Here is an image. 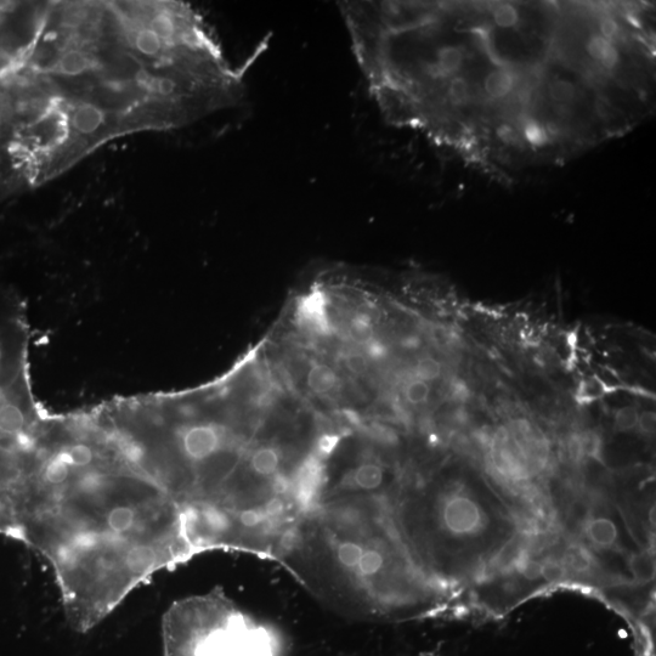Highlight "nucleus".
<instances>
[{
    "mask_svg": "<svg viewBox=\"0 0 656 656\" xmlns=\"http://www.w3.org/2000/svg\"><path fill=\"white\" fill-rule=\"evenodd\" d=\"M341 13L387 122L485 167L564 161L652 112L655 36L638 4L344 2Z\"/></svg>",
    "mask_w": 656,
    "mask_h": 656,
    "instance_id": "obj_1",
    "label": "nucleus"
},
{
    "mask_svg": "<svg viewBox=\"0 0 656 656\" xmlns=\"http://www.w3.org/2000/svg\"><path fill=\"white\" fill-rule=\"evenodd\" d=\"M0 70L15 190L66 171L104 141L179 126L178 50L123 2L42 3L32 36Z\"/></svg>",
    "mask_w": 656,
    "mask_h": 656,
    "instance_id": "obj_2",
    "label": "nucleus"
},
{
    "mask_svg": "<svg viewBox=\"0 0 656 656\" xmlns=\"http://www.w3.org/2000/svg\"><path fill=\"white\" fill-rule=\"evenodd\" d=\"M75 465L59 448L25 478L16 536L52 565L67 622L88 633L138 587L195 557L182 514L143 469Z\"/></svg>",
    "mask_w": 656,
    "mask_h": 656,
    "instance_id": "obj_3",
    "label": "nucleus"
},
{
    "mask_svg": "<svg viewBox=\"0 0 656 656\" xmlns=\"http://www.w3.org/2000/svg\"><path fill=\"white\" fill-rule=\"evenodd\" d=\"M276 562L350 618H421L446 599L407 552L387 503L364 497H320Z\"/></svg>",
    "mask_w": 656,
    "mask_h": 656,
    "instance_id": "obj_4",
    "label": "nucleus"
},
{
    "mask_svg": "<svg viewBox=\"0 0 656 656\" xmlns=\"http://www.w3.org/2000/svg\"><path fill=\"white\" fill-rule=\"evenodd\" d=\"M389 512L407 552L446 598L477 585L525 531L508 502L463 479L395 491Z\"/></svg>",
    "mask_w": 656,
    "mask_h": 656,
    "instance_id": "obj_5",
    "label": "nucleus"
},
{
    "mask_svg": "<svg viewBox=\"0 0 656 656\" xmlns=\"http://www.w3.org/2000/svg\"><path fill=\"white\" fill-rule=\"evenodd\" d=\"M164 656H279L273 632L216 588L174 602L162 620Z\"/></svg>",
    "mask_w": 656,
    "mask_h": 656,
    "instance_id": "obj_6",
    "label": "nucleus"
},
{
    "mask_svg": "<svg viewBox=\"0 0 656 656\" xmlns=\"http://www.w3.org/2000/svg\"><path fill=\"white\" fill-rule=\"evenodd\" d=\"M581 534L584 536V548H590V553H618L626 548L622 542V524L613 517V514L603 511L588 510L584 514L581 525Z\"/></svg>",
    "mask_w": 656,
    "mask_h": 656,
    "instance_id": "obj_7",
    "label": "nucleus"
},
{
    "mask_svg": "<svg viewBox=\"0 0 656 656\" xmlns=\"http://www.w3.org/2000/svg\"><path fill=\"white\" fill-rule=\"evenodd\" d=\"M296 316L299 326L311 335H330V315H328L325 294L321 291H311L304 296L298 303Z\"/></svg>",
    "mask_w": 656,
    "mask_h": 656,
    "instance_id": "obj_8",
    "label": "nucleus"
},
{
    "mask_svg": "<svg viewBox=\"0 0 656 656\" xmlns=\"http://www.w3.org/2000/svg\"><path fill=\"white\" fill-rule=\"evenodd\" d=\"M338 376L332 367L326 364H315L308 372L307 384L315 394H327L336 388Z\"/></svg>",
    "mask_w": 656,
    "mask_h": 656,
    "instance_id": "obj_9",
    "label": "nucleus"
},
{
    "mask_svg": "<svg viewBox=\"0 0 656 656\" xmlns=\"http://www.w3.org/2000/svg\"><path fill=\"white\" fill-rule=\"evenodd\" d=\"M348 333L355 343L367 344L373 341V327L369 319L356 316L349 322Z\"/></svg>",
    "mask_w": 656,
    "mask_h": 656,
    "instance_id": "obj_10",
    "label": "nucleus"
},
{
    "mask_svg": "<svg viewBox=\"0 0 656 656\" xmlns=\"http://www.w3.org/2000/svg\"><path fill=\"white\" fill-rule=\"evenodd\" d=\"M441 375V365L433 358H424L416 365V376L423 382L438 380Z\"/></svg>",
    "mask_w": 656,
    "mask_h": 656,
    "instance_id": "obj_11",
    "label": "nucleus"
},
{
    "mask_svg": "<svg viewBox=\"0 0 656 656\" xmlns=\"http://www.w3.org/2000/svg\"><path fill=\"white\" fill-rule=\"evenodd\" d=\"M429 393H431V388H429L427 382L415 380L407 384L405 397L410 404L421 405L426 403Z\"/></svg>",
    "mask_w": 656,
    "mask_h": 656,
    "instance_id": "obj_12",
    "label": "nucleus"
},
{
    "mask_svg": "<svg viewBox=\"0 0 656 656\" xmlns=\"http://www.w3.org/2000/svg\"><path fill=\"white\" fill-rule=\"evenodd\" d=\"M639 414L635 407H622L615 416V426L621 432L631 431L638 426Z\"/></svg>",
    "mask_w": 656,
    "mask_h": 656,
    "instance_id": "obj_13",
    "label": "nucleus"
},
{
    "mask_svg": "<svg viewBox=\"0 0 656 656\" xmlns=\"http://www.w3.org/2000/svg\"><path fill=\"white\" fill-rule=\"evenodd\" d=\"M344 365L353 375H363L367 369V360L364 354L352 352L344 355Z\"/></svg>",
    "mask_w": 656,
    "mask_h": 656,
    "instance_id": "obj_14",
    "label": "nucleus"
},
{
    "mask_svg": "<svg viewBox=\"0 0 656 656\" xmlns=\"http://www.w3.org/2000/svg\"><path fill=\"white\" fill-rule=\"evenodd\" d=\"M638 426L644 433L654 435L656 427V418L654 412H643V414L638 418Z\"/></svg>",
    "mask_w": 656,
    "mask_h": 656,
    "instance_id": "obj_15",
    "label": "nucleus"
},
{
    "mask_svg": "<svg viewBox=\"0 0 656 656\" xmlns=\"http://www.w3.org/2000/svg\"><path fill=\"white\" fill-rule=\"evenodd\" d=\"M641 656H654L652 652L641 653Z\"/></svg>",
    "mask_w": 656,
    "mask_h": 656,
    "instance_id": "obj_16",
    "label": "nucleus"
},
{
    "mask_svg": "<svg viewBox=\"0 0 656 656\" xmlns=\"http://www.w3.org/2000/svg\"><path fill=\"white\" fill-rule=\"evenodd\" d=\"M239 72H240V71H239ZM240 75H241V72H240ZM241 79H242V75H241ZM241 95H242V87H241ZM241 95H240V98H241ZM239 100H240V99H239Z\"/></svg>",
    "mask_w": 656,
    "mask_h": 656,
    "instance_id": "obj_17",
    "label": "nucleus"
}]
</instances>
